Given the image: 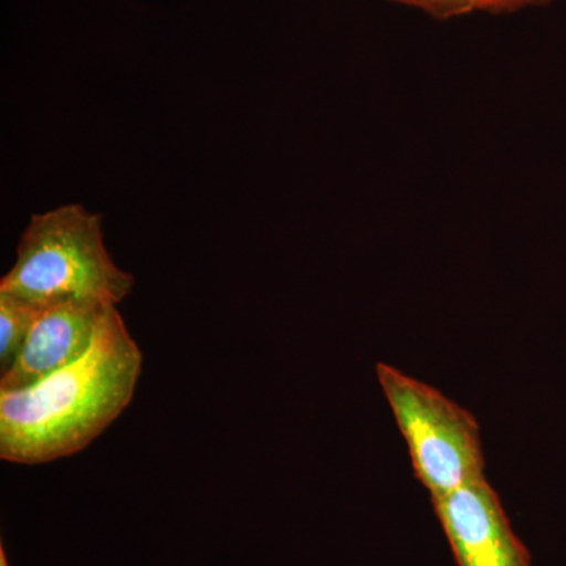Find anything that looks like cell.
Returning a JSON list of instances; mask_svg holds the SVG:
<instances>
[{
  "instance_id": "cell-7",
  "label": "cell",
  "mask_w": 566,
  "mask_h": 566,
  "mask_svg": "<svg viewBox=\"0 0 566 566\" xmlns=\"http://www.w3.org/2000/svg\"><path fill=\"white\" fill-rule=\"evenodd\" d=\"M436 14V17H457L469 11L483 10L485 0H398Z\"/></svg>"
},
{
  "instance_id": "cell-6",
  "label": "cell",
  "mask_w": 566,
  "mask_h": 566,
  "mask_svg": "<svg viewBox=\"0 0 566 566\" xmlns=\"http://www.w3.org/2000/svg\"><path fill=\"white\" fill-rule=\"evenodd\" d=\"M41 307L0 293V370L9 371L28 342Z\"/></svg>"
},
{
  "instance_id": "cell-5",
  "label": "cell",
  "mask_w": 566,
  "mask_h": 566,
  "mask_svg": "<svg viewBox=\"0 0 566 566\" xmlns=\"http://www.w3.org/2000/svg\"><path fill=\"white\" fill-rule=\"evenodd\" d=\"M112 305L63 303L43 307L17 363L0 378V392L28 389L77 363L92 348Z\"/></svg>"
},
{
  "instance_id": "cell-8",
  "label": "cell",
  "mask_w": 566,
  "mask_h": 566,
  "mask_svg": "<svg viewBox=\"0 0 566 566\" xmlns=\"http://www.w3.org/2000/svg\"><path fill=\"white\" fill-rule=\"evenodd\" d=\"M535 2H539V0H485V6H483V10H515L520 9V7L531 6V3Z\"/></svg>"
},
{
  "instance_id": "cell-9",
  "label": "cell",
  "mask_w": 566,
  "mask_h": 566,
  "mask_svg": "<svg viewBox=\"0 0 566 566\" xmlns=\"http://www.w3.org/2000/svg\"><path fill=\"white\" fill-rule=\"evenodd\" d=\"M0 566H9V562H7L6 551H3V547H0Z\"/></svg>"
},
{
  "instance_id": "cell-4",
  "label": "cell",
  "mask_w": 566,
  "mask_h": 566,
  "mask_svg": "<svg viewBox=\"0 0 566 566\" xmlns=\"http://www.w3.org/2000/svg\"><path fill=\"white\" fill-rule=\"evenodd\" d=\"M431 502L458 566H532L531 553L486 479Z\"/></svg>"
},
{
  "instance_id": "cell-3",
  "label": "cell",
  "mask_w": 566,
  "mask_h": 566,
  "mask_svg": "<svg viewBox=\"0 0 566 566\" xmlns=\"http://www.w3.org/2000/svg\"><path fill=\"white\" fill-rule=\"evenodd\" d=\"M376 375L431 499L486 479L480 427L468 409L392 365L379 363Z\"/></svg>"
},
{
  "instance_id": "cell-1",
  "label": "cell",
  "mask_w": 566,
  "mask_h": 566,
  "mask_svg": "<svg viewBox=\"0 0 566 566\" xmlns=\"http://www.w3.org/2000/svg\"><path fill=\"white\" fill-rule=\"evenodd\" d=\"M140 370L139 346L112 307L77 363L28 389L0 392V457L40 464L85 449L125 411Z\"/></svg>"
},
{
  "instance_id": "cell-2",
  "label": "cell",
  "mask_w": 566,
  "mask_h": 566,
  "mask_svg": "<svg viewBox=\"0 0 566 566\" xmlns=\"http://www.w3.org/2000/svg\"><path fill=\"white\" fill-rule=\"evenodd\" d=\"M133 286V274L107 252L102 216L70 203L32 216L0 293L41 308L63 303L117 307Z\"/></svg>"
}]
</instances>
